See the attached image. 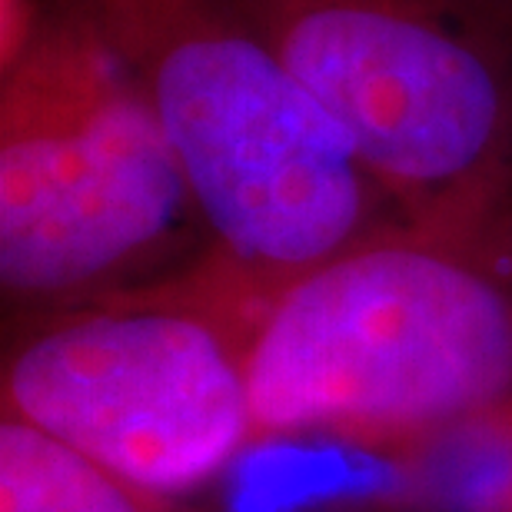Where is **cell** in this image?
<instances>
[{
  "mask_svg": "<svg viewBox=\"0 0 512 512\" xmlns=\"http://www.w3.org/2000/svg\"><path fill=\"white\" fill-rule=\"evenodd\" d=\"M0 512H190L14 413H0Z\"/></svg>",
  "mask_w": 512,
  "mask_h": 512,
  "instance_id": "cell-7",
  "label": "cell"
},
{
  "mask_svg": "<svg viewBox=\"0 0 512 512\" xmlns=\"http://www.w3.org/2000/svg\"><path fill=\"white\" fill-rule=\"evenodd\" d=\"M207 247L187 170L100 0H40L0 70L4 323L170 290Z\"/></svg>",
  "mask_w": 512,
  "mask_h": 512,
  "instance_id": "cell-2",
  "label": "cell"
},
{
  "mask_svg": "<svg viewBox=\"0 0 512 512\" xmlns=\"http://www.w3.org/2000/svg\"><path fill=\"white\" fill-rule=\"evenodd\" d=\"M253 330L190 280L4 323L0 413L180 499L256 446Z\"/></svg>",
  "mask_w": 512,
  "mask_h": 512,
  "instance_id": "cell-4",
  "label": "cell"
},
{
  "mask_svg": "<svg viewBox=\"0 0 512 512\" xmlns=\"http://www.w3.org/2000/svg\"><path fill=\"white\" fill-rule=\"evenodd\" d=\"M40 0H0V70L20 57L34 30Z\"/></svg>",
  "mask_w": 512,
  "mask_h": 512,
  "instance_id": "cell-8",
  "label": "cell"
},
{
  "mask_svg": "<svg viewBox=\"0 0 512 512\" xmlns=\"http://www.w3.org/2000/svg\"><path fill=\"white\" fill-rule=\"evenodd\" d=\"M386 459L389 512H512V399Z\"/></svg>",
  "mask_w": 512,
  "mask_h": 512,
  "instance_id": "cell-6",
  "label": "cell"
},
{
  "mask_svg": "<svg viewBox=\"0 0 512 512\" xmlns=\"http://www.w3.org/2000/svg\"><path fill=\"white\" fill-rule=\"evenodd\" d=\"M456 7L473 20L479 30L512 47V0H456Z\"/></svg>",
  "mask_w": 512,
  "mask_h": 512,
  "instance_id": "cell-9",
  "label": "cell"
},
{
  "mask_svg": "<svg viewBox=\"0 0 512 512\" xmlns=\"http://www.w3.org/2000/svg\"><path fill=\"white\" fill-rule=\"evenodd\" d=\"M409 220L512 190V47L456 0H233Z\"/></svg>",
  "mask_w": 512,
  "mask_h": 512,
  "instance_id": "cell-5",
  "label": "cell"
},
{
  "mask_svg": "<svg viewBox=\"0 0 512 512\" xmlns=\"http://www.w3.org/2000/svg\"><path fill=\"white\" fill-rule=\"evenodd\" d=\"M207 227L193 283L260 323L300 276L409 217L233 0H100Z\"/></svg>",
  "mask_w": 512,
  "mask_h": 512,
  "instance_id": "cell-3",
  "label": "cell"
},
{
  "mask_svg": "<svg viewBox=\"0 0 512 512\" xmlns=\"http://www.w3.org/2000/svg\"><path fill=\"white\" fill-rule=\"evenodd\" d=\"M260 443L393 453L512 399V190L290 283L250 340Z\"/></svg>",
  "mask_w": 512,
  "mask_h": 512,
  "instance_id": "cell-1",
  "label": "cell"
}]
</instances>
